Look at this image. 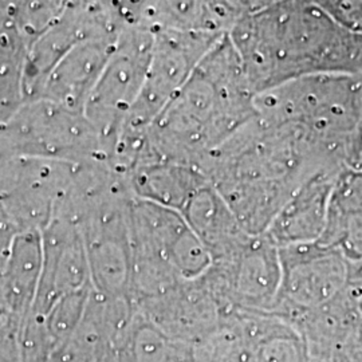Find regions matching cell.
Returning a JSON list of instances; mask_svg holds the SVG:
<instances>
[{"mask_svg": "<svg viewBox=\"0 0 362 362\" xmlns=\"http://www.w3.org/2000/svg\"><path fill=\"white\" fill-rule=\"evenodd\" d=\"M136 306L161 333L185 345L214 332L227 314L202 278L181 281L165 293L141 300Z\"/></svg>", "mask_w": 362, "mask_h": 362, "instance_id": "6", "label": "cell"}, {"mask_svg": "<svg viewBox=\"0 0 362 362\" xmlns=\"http://www.w3.org/2000/svg\"><path fill=\"white\" fill-rule=\"evenodd\" d=\"M40 239L37 317L43 318L59 298L90 286V274L83 236L73 220L52 219Z\"/></svg>", "mask_w": 362, "mask_h": 362, "instance_id": "7", "label": "cell"}, {"mask_svg": "<svg viewBox=\"0 0 362 362\" xmlns=\"http://www.w3.org/2000/svg\"><path fill=\"white\" fill-rule=\"evenodd\" d=\"M255 117L294 124L311 136L345 149L362 116V76L320 74L299 78L255 97Z\"/></svg>", "mask_w": 362, "mask_h": 362, "instance_id": "2", "label": "cell"}, {"mask_svg": "<svg viewBox=\"0 0 362 362\" xmlns=\"http://www.w3.org/2000/svg\"><path fill=\"white\" fill-rule=\"evenodd\" d=\"M231 43L257 95L299 78L362 76V35L314 0H278L236 21Z\"/></svg>", "mask_w": 362, "mask_h": 362, "instance_id": "1", "label": "cell"}, {"mask_svg": "<svg viewBox=\"0 0 362 362\" xmlns=\"http://www.w3.org/2000/svg\"><path fill=\"white\" fill-rule=\"evenodd\" d=\"M125 351L129 362H189V346L161 333L140 311Z\"/></svg>", "mask_w": 362, "mask_h": 362, "instance_id": "13", "label": "cell"}, {"mask_svg": "<svg viewBox=\"0 0 362 362\" xmlns=\"http://www.w3.org/2000/svg\"><path fill=\"white\" fill-rule=\"evenodd\" d=\"M344 167L313 173L290 194L264 235L278 248L317 242L324 233L330 194L338 172Z\"/></svg>", "mask_w": 362, "mask_h": 362, "instance_id": "9", "label": "cell"}, {"mask_svg": "<svg viewBox=\"0 0 362 362\" xmlns=\"http://www.w3.org/2000/svg\"><path fill=\"white\" fill-rule=\"evenodd\" d=\"M348 285L357 291L362 298V262L350 263L349 282Z\"/></svg>", "mask_w": 362, "mask_h": 362, "instance_id": "19", "label": "cell"}, {"mask_svg": "<svg viewBox=\"0 0 362 362\" xmlns=\"http://www.w3.org/2000/svg\"><path fill=\"white\" fill-rule=\"evenodd\" d=\"M345 167L362 170V116L346 145Z\"/></svg>", "mask_w": 362, "mask_h": 362, "instance_id": "17", "label": "cell"}, {"mask_svg": "<svg viewBox=\"0 0 362 362\" xmlns=\"http://www.w3.org/2000/svg\"><path fill=\"white\" fill-rule=\"evenodd\" d=\"M341 26L362 35V0H314Z\"/></svg>", "mask_w": 362, "mask_h": 362, "instance_id": "16", "label": "cell"}, {"mask_svg": "<svg viewBox=\"0 0 362 362\" xmlns=\"http://www.w3.org/2000/svg\"><path fill=\"white\" fill-rule=\"evenodd\" d=\"M202 281L224 313L269 314L281 285L278 247L263 235H251L227 258L212 262Z\"/></svg>", "mask_w": 362, "mask_h": 362, "instance_id": "4", "label": "cell"}, {"mask_svg": "<svg viewBox=\"0 0 362 362\" xmlns=\"http://www.w3.org/2000/svg\"><path fill=\"white\" fill-rule=\"evenodd\" d=\"M255 362H308L305 338L294 325L269 314L239 311Z\"/></svg>", "mask_w": 362, "mask_h": 362, "instance_id": "12", "label": "cell"}, {"mask_svg": "<svg viewBox=\"0 0 362 362\" xmlns=\"http://www.w3.org/2000/svg\"><path fill=\"white\" fill-rule=\"evenodd\" d=\"M130 230L133 251L164 260L181 279H197L212 264L207 248L179 211L133 197Z\"/></svg>", "mask_w": 362, "mask_h": 362, "instance_id": "5", "label": "cell"}, {"mask_svg": "<svg viewBox=\"0 0 362 362\" xmlns=\"http://www.w3.org/2000/svg\"><path fill=\"white\" fill-rule=\"evenodd\" d=\"M310 357L342 362L362 344V298L349 285L327 303L296 318Z\"/></svg>", "mask_w": 362, "mask_h": 362, "instance_id": "8", "label": "cell"}, {"mask_svg": "<svg viewBox=\"0 0 362 362\" xmlns=\"http://www.w3.org/2000/svg\"><path fill=\"white\" fill-rule=\"evenodd\" d=\"M278 251L281 285L269 315L291 324L337 297L349 282L350 262L336 247L317 240Z\"/></svg>", "mask_w": 362, "mask_h": 362, "instance_id": "3", "label": "cell"}, {"mask_svg": "<svg viewBox=\"0 0 362 362\" xmlns=\"http://www.w3.org/2000/svg\"><path fill=\"white\" fill-rule=\"evenodd\" d=\"M90 291L91 287L88 286L59 298L42 318L52 348L64 342L77 330L86 310Z\"/></svg>", "mask_w": 362, "mask_h": 362, "instance_id": "14", "label": "cell"}, {"mask_svg": "<svg viewBox=\"0 0 362 362\" xmlns=\"http://www.w3.org/2000/svg\"><path fill=\"white\" fill-rule=\"evenodd\" d=\"M128 179L133 197L179 212L209 182L200 169L172 160L137 164Z\"/></svg>", "mask_w": 362, "mask_h": 362, "instance_id": "11", "label": "cell"}, {"mask_svg": "<svg viewBox=\"0 0 362 362\" xmlns=\"http://www.w3.org/2000/svg\"><path fill=\"white\" fill-rule=\"evenodd\" d=\"M362 214V170L344 167L338 172L326 221L345 219Z\"/></svg>", "mask_w": 362, "mask_h": 362, "instance_id": "15", "label": "cell"}, {"mask_svg": "<svg viewBox=\"0 0 362 362\" xmlns=\"http://www.w3.org/2000/svg\"><path fill=\"white\" fill-rule=\"evenodd\" d=\"M94 362H129L125 350H117L101 344L97 349Z\"/></svg>", "mask_w": 362, "mask_h": 362, "instance_id": "18", "label": "cell"}, {"mask_svg": "<svg viewBox=\"0 0 362 362\" xmlns=\"http://www.w3.org/2000/svg\"><path fill=\"white\" fill-rule=\"evenodd\" d=\"M181 214L207 248L212 262L230 257L251 236L242 228L233 209L211 182L191 197Z\"/></svg>", "mask_w": 362, "mask_h": 362, "instance_id": "10", "label": "cell"}, {"mask_svg": "<svg viewBox=\"0 0 362 362\" xmlns=\"http://www.w3.org/2000/svg\"><path fill=\"white\" fill-rule=\"evenodd\" d=\"M308 362H332L327 361V360H324V358H315V357H310L309 358V361Z\"/></svg>", "mask_w": 362, "mask_h": 362, "instance_id": "20", "label": "cell"}]
</instances>
